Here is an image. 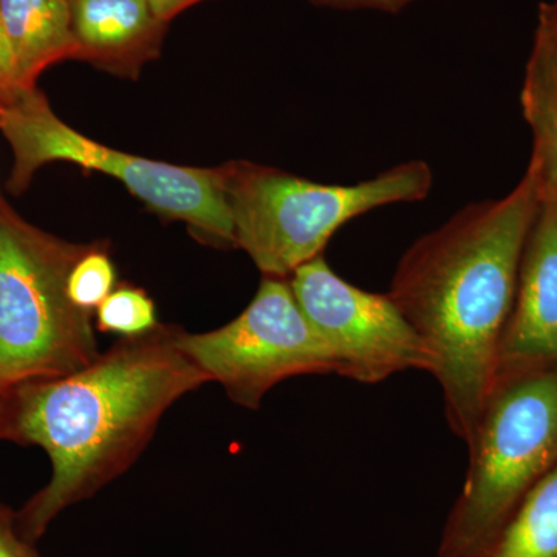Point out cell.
<instances>
[{
	"mask_svg": "<svg viewBox=\"0 0 557 557\" xmlns=\"http://www.w3.org/2000/svg\"><path fill=\"white\" fill-rule=\"evenodd\" d=\"M177 336V329L159 325L119 341L78 372L3 394L0 438L39 446L53 469L50 482L16 512L27 541L35 544L65 508L126 472L164 412L208 383Z\"/></svg>",
	"mask_w": 557,
	"mask_h": 557,
	"instance_id": "obj_1",
	"label": "cell"
},
{
	"mask_svg": "<svg viewBox=\"0 0 557 557\" xmlns=\"http://www.w3.org/2000/svg\"><path fill=\"white\" fill-rule=\"evenodd\" d=\"M541 199L530 175L458 209L399 258L388 296L434 358L450 431L467 445L496 380L519 265Z\"/></svg>",
	"mask_w": 557,
	"mask_h": 557,
	"instance_id": "obj_2",
	"label": "cell"
},
{
	"mask_svg": "<svg viewBox=\"0 0 557 557\" xmlns=\"http://www.w3.org/2000/svg\"><path fill=\"white\" fill-rule=\"evenodd\" d=\"M236 248L263 276L288 278L324 256L330 239L351 220L391 205L417 203L434 188V171L409 160L368 180L317 183L251 161L223 164Z\"/></svg>",
	"mask_w": 557,
	"mask_h": 557,
	"instance_id": "obj_3",
	"label": "cell"
},
{
	"mask_svg": "<svg viewBox=\"0 0 557 557\" xmlns=\"http://www.w3.org/2000/svg\"><path fill=\"white\" fill-rule=\"evenodd\" d=\"M437 557H485L527 494L557 467V368L494 386Z\"/></svg>",
	"mask_w": 557,
	"mask_h": 557,
	"instance_id": "obj_4",
	"label": "cell"
},
{
	"mask_svg": "<svg viewBox=\"0 0 557 557\" xmlns=\"http://www.w3.org/2000/svg\"><path fill=\"white\" fill-rule=\"evenodd\" d=\"M87 248L28 225L0 199V394L78 372L100 355L90 311L67 292Z\"/></svg>",
	"mask_w": 557,
	"mask_h": 557,
	"instance_id": "obj_5",
	"label": "cell"
},
{
	"mask_svg": "<svg viewBox=\"0 0 557 557\" xmlns=\"http://www.w3.org/2000/svg\"><path fill=\"white\" fill-rule=\"evenodd\" d=\"M0 132L13 150L11 189L27 188L44 164L69 161L119 180L146 207L186 223L199 239L236 248L222 166H175L109 148L58 119L36 89L0 108Z\"/></svg>",
	"mask_w": 557,
	"mask_h": 557,
	"instance_id": "obj_6",
	"label": "cell"
},
{
	"mask_svg": "<svg viewBox=\"0 0 557 557\" xmlns=\"http://www.w3.org/2000/svg\"><path fill=\"white\" fill-rule=\"evenodd\" d=\"M177 341L242 408L259 409L271 388L293 376L336 375L335 357L300 309L288 278L263 276L247 309L230 324L208 333L178 330Z\"/></svg>",
	"mask_w": 557,
	"mask_h": 557,
	"instance_id": "obj_7",
	"label": "cell"
},
{
	"mask_svg": "<svg viewBox=\"0 0 557 557\" xmlns=\"http://www.w3.org/2000/svg\"><path fill=\"white\" fill-rule=\"evenodd\" d=\"M289 287L306 317L325 341L336 375L379 384L406 370L434 372V358L388 293L355 287L324 256L299 267Z\"/></svg>",
	"mask_w": 557,
	"mask_h": 557,
	"instance_id": "obj_8",
	"label": "cell"
},
{
	"mask_svg": "<svg viewBox=\"0 0 557 557\" xmlns=\"http://www.w3.org/2000/svg\"><path fill=\"white\" fill-rule=\"evenodd\" d=\"M557 368V201L541 203L520 259L496 380ZM494 388V387H493Z\"/></svg>",
	"mask_w": 557,
	"mask_h": 557,
	"instance_id": "obj_9",
	"label": "cell"
},
{
	"mask_svg": "<svg viewBox=\"0 0 557 557\" xmlns=\"http://www.w3.org/2000/svg\"><path fill=\"white\" fill-rule=\"evenodd\" d=\"M75 60L135 78L160 57L168 24L148 0H70Z\"/></svg>",
	"mask_w": 557,
	"mask_h": 557,
	"instance_id": "obj_10",
	"label": "cell"
},
{
	"mask_svg": "<svg viewBox=\"0 0 557 557\" xmlns=\"http://www.w3.org/2000/svg\"><path fill=\"white\" fill-rule=\"evenodd\" d=\"M520 108L531 132L527 174L541 203L557 201V22L537 13Z\"/></svg>",
	"mask_w": 557,
	"mask_h": 557,
	"instance_id": "obj_11",
	"label": "cell"
},
{
	"mask_svg": "<svg viewBox=\"0 0 557 557\" xmlns=\"http://www.w3.org/2000/svg\"><path fill=\"white\" fill-rule=\"evenodd\" d=\"M0 17L25 91L50 65L75 60L70 0H0Z\"/></svg>",
	"mask_w": 557,
	"mask_h": 557,
	"instance_id": "obj_12",
	"label": "cell"
},
{
	"mask_svg": "<svg viewBox=\"0 0 557 557\" xmlns=\"http://www.w3.org/2000/svg\"><path fill=\"white\" fill-rule=\"evenodd\" d=\"M485 557H557V467L520 502Z\"/></svg>",
	"mask_w": 557,
	"mask_h": 557,
	"instance_id": "obj_13",
	"label": "cell"
},
{
	"mask_svg": "<svg viewBox=\"0 0 557 557\" xmlns=\"http://www.w3.org/2000/svg\"><path fill=\"white\" fill-rule=\"evenodd\" d=\"M95 311L101 332L116 333L123 338L146 335L160 325L156 304L145 289L135 285H119Z\"/></svg>",
	"mask_w": 557,
	"mask_h": 557,
	"instance_id": "obj_14",
	"label": "cell"
},
{
	"mask_svg": "<svg viewBox=\"0 0 557 557\" xmlns=\"http://www.w3.org/2000/svg\"><path fill=\"white\" fill-rule=\"evenodd\" d=\"M116 287V270L108 249L91 244L69 274V298L81 310H97Z\"/></svg>",
	"mask_w": 557,
	"mask_h": 557,
	"instance_id": "obj_15",
	"label": "cell"
},
{
	"mask_svg": "<svg viewBox=\"0 0 557 557\" xmlns=\"http://www.w3.org/2000/svg\"><path fill=\"white\" fill-rule=\"evenodd\" d=\"M0 557H40L33 542L22 536L16 512L0 504Z\"/></svg>",
	"mask_w": 557,
	"mask_h": 557,
	"instance_id": "obj_16",
	"label": "cell"
},
{
	"mask_svg": "<svg viewBox=\"0 0 557 557\" xmlns=\"http://www.w3.org/2000/svg\"><path fill=\"white\" fill-rule=\"evenodd\" d=\"M22 94H25V90L22 89L20 78H17L16 65H14L9 40L3 30L2 17H0V102L3 106L9 104Z\"/></svg>",
	"mask_w": 557,
	"mask_h": 557,
	"instance_id": "obj_17",
	"label": "cell"
},
{
	"mask_svg": "<svg viewBox=\"0 0 557 557\" xmlns=\"http://www.w3.org/2000/svg\"><path fill=\"white\" fill-rule=\"evenodd\" d=\"M309 2L330 10L398 14L423 0H309Z\"/></svg>",
	"mask_w": 557,
	"mask_h": 557,
	"instance_id": "obj_18",
	"label": "cell"
},
{
	"mask_svg": "<svg viewBox=\"0 0 557 557\" xmlns=\"http://www.w3.org/2000/svg\"><path fill=\"white\" fill-rule=\"evenodd\" d=\"M148 2L153 13L161 21L170 24L182 11L188 10L190 7L196 5V3L203 2V0H148Z\"/></svg>",
	"mask_w": 557,
	"mask_h": 557,
	"instance_id": "obj_19",
	"label": "cell"
},
{
	"mask_svg": "<svg viewBox=\"0 0 557 557\" xmlns=\"http://www.w3.org/2000/svg\"><path fill=\"white\" fill-rule=\"evenodd\" d=\"M537 13L544 14V16L549 17V20L557 22V0L542 2Z\"/></svg>",
	"mask_w": 557,
	"mask_h": 557,
	"instance_id": "obj_20",
	"label": "cell"
},
{
	"mask_svg": "<svg viewBox=\"0 0 557 557\" xmlns=\"http://www.w3.org/2000/svg\"><path fill=\"white\" fill-rule=\"evenodd\" d=\"M3 410H5V395L0 394V426H2Z\"/></svg>",
	"mask_w": 557,
	"mask_h": 557,
	"instance_id": "obj_21",
	"label": "cell"
},
{
	"mask_svg": "<svg viewBox=\"0 0 557 557\" xmlns=\"http://www.w3.org/2000/svg\"><path fill=\"white\" fill-rule=\"evenodd\" d=\"M2 106H3L2 102H0V108H2Z\"/></svg>",
	"mask_w": 557,
	"mask_h": 557,
	"instance_id": "obj_22",
	"label": "cell"
}]
</instances>
